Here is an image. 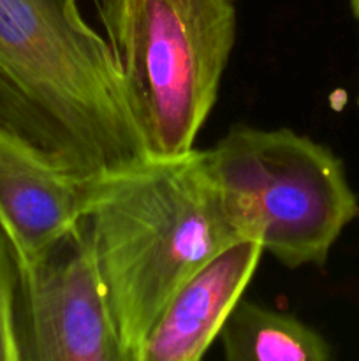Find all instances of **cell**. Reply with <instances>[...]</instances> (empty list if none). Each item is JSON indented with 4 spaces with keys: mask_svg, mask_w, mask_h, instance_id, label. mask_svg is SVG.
<instances>
[{
    "mask_svg": "<svg viewBox=\"0 0 359 361\" xmlns=\"http://www.w3.org/2000/svg\"><path fill=\"white\" fill-rule=\"evenodd\" d=\"M227 361H327L326 338L296 316L239 300L220 330Z\"/></svg>",
    "mask_w": 359,
    "mask_h": 361,
    "instance_id": "obj_8",
    "label": "cell"
},
{
    "mask_svg": "<svg viewBox=\"0 0 359 361\" xmlns=\"http://www.w3.org/2000/svg\"><path fill=\"white\" fill-rule=\"evenodd\" d=\"M358 104H359V97H358Z\"/></svg>",
    "mask_w": 359,
    "mask_h": 361,
    "instance_id": "obj_12",
    "label": "cell"
},
{
    "mask_svg": "<svg viewBox=\"0 0 359 361\" xmlns=\"http://www.w3.org/2000/svg\"><path fill=\"white\" fill-rule=\"evenodd\" d=\"M83 224L127 361L183 282L241 240L197 148L101 175Z\"/></svg>",
    "mask_w": 359,
    "mask_h": 361,
    "instance_id": "obj_2",
    "label": "cell"
},
{
    "mask_svg": "<svg viewBox=\"0 0 359 361\" xmlns=\"http://www.w3.org/2000/svg\"><path fill=\"white\" fill-rule=\"evenodd\" d=\"M20 361H127L83 221L20 270Z\"/></svg>",
    "mask_w": 359,
    "mask_h": 361,
    "instance_id": "obj_5",
    "label": "cell"
},
{
    "mask_svg": "<svg viewBox=\"0 0 359 361\" xmlns=\"http://www.w3.org/2000/svg\"><path fill=\"white\" fill-rule=\"evenodd\" d=\"M18 289L20 264L13 243L0 222V361H20L16 323Z\"/></svg>",
    "mask_w": 359,
    "mask_h": 361,
    "instance_id": "obj_9",
    "label": "cell"
},
{
    "mask_svg": "<svg viewBox=\"0 0 359 361\" xmlns=\"http://www.w3.org/2000/svg\"><path fill=\"white\" fill-rule=\"evenodd\" d=\"M206 161L239 238L287 268L326 264L359 215L341 159L291 129L232 127L206 150Z\"/></svg>",
    "mask_w": 359,
    "mask_h": 361,
    "instance_id": "obj_4",
    "label": "cell"
},
{
    "mask_svg": "<svg viewBox=\"0 0 359 361\" xmlns=\"http://www.w3.org/2000/svg\"><path fill=\"white\" fill-rule=\"evenodd\" d=\"M0 126L83 176L150 157L108 39L69 0H0Z\"/></svg>",
    "mask_w": 359,
    "mask_h": 361,
    "instance_id": "obj_1",
    "label": "cell"
},
{
    "mask_svg": "<svg viewBox=\"0 0 359 361\" xmlns=\"http://www.w3.org/2000/svg\"><path fill=\"white\" fill-rule=\"evenodd\" d=\"M69 2H76L77 4V0H69Z\"/></svg>",
    "mask_w": 359,
    "mask_h": 361,
    "instance_id": "obj_11",
    "label": "cell"
},
{
    "mask_svg": "<svg viewBox=\"0 0 359 361\" xmlns=\"http://www.w3.org/2000/svg\"><path fill=\"white\" fill-rule=\"evenodd\" d=\"M264 249L239 240L211 257L172 295L137 361H199L252 281Z\"/></svg>",
    "mask_w": 359,
    "mask_h": 361,
    "instance_id": "obj_7",
    "label": "cell"
},
{
    "mask_svg": "<svg viewBox=\"0 0 359 361\" xmlns=\"http://www.w3.org/2000/svg\"><path fill=\"white\" fill-rule=\"evenodd\" d=\"M351 4H352V11H354L355 18L359 20V0H351Z\"/></svg>",
    "mask_w": 359,
    "mask_h": 361,
    "instance_id": "obj_10",
    "label": "cell"
},
{
    "mask_svg": "<svg viewBox=\"0 0 359 361\" xmlns=\"http://www.w3.org/2000/svg\"><path fill=\"white\" fill-rule=\"evenodd\" d=\"M99 176H83L0 126V222L20 270L39 263L87 215Z\"/></svg>",
    "mask_w": 359,
    "mask_h": 361,
    "instance_id": "obj_6",
    "label": "cell"
},
{
    "mask_svg": "<svg viewBox=\"0 0 359 361\" xmlns=\"http://www.w3.org/2000/svg\"><path fill=\"white\" fill-rule=\"evenodd\" d=\"M99 18L148 155L194 150L236 44V0H101Z\"/></svg>",
    "mask_w": 359,
    "mask_h": 361,
    "instance_id": "obj_3",
    "label": "cell"
}]
</instances>
